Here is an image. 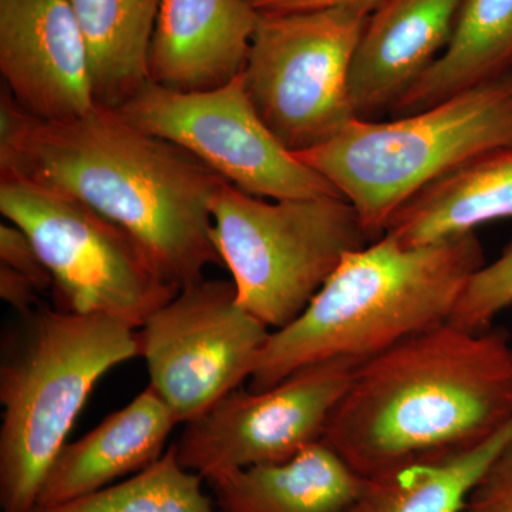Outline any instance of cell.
<instances>
[{
    "mask_svg": "<svg viewBox=\"0 0 512 512\" xmlns=\"http://www.w3.org/2000/svg\"><path fill=\"white\" fill-rule=\"evenodd\" d=\"M82 32L96 104L119 110L150 80L161 0H69Z\"/></svg>",
    "mask_w": 512,
    "mask_h": 512,
    "instance_id": "cell-19",
    "label": "cell"
},
{
    "mask_svg": "<svg viewBox=\"0 0 512 512\" xmlns=\"http://www.w3.org/2000/svg\"><path fill=\"white\" fill-rule=\"evenodd\" d=\"M511 423L507 330L446 322L359 363L322 441L370 478L470 453Z\"/></svg>",
    "mask_w": 512,
    "mask_h": 512,
    "instance_id": "cell-2",
    "label": "cell"
},
{
    "mask_svg": "<svg viewBox=\"0 0 512 512\" xmlns=\"http://www.w3.org/2000/svg\"><path fill=\"white\" fill-rule=\"evenodd\" d=\"M512 72V0H463L446 49L394 107L409 116Z\"/></svg>",
    "mask_w": 512,
    "mask_h": 512,
    "instance_id": "cell-18",
    "label": "cell"
},
{
    "mask_svg": "<svg viewBox=\"0 0 512 512\" xmlns=\"http://www.w3.org/2000/svg\"><path fill=\"white\" fill-rule=\"evenodd\" d=\"M178 420L153 387L59 451L36 507L67 503L134 476L164 456Z\"/></svg>",
    "mask_w": 512,
    "mask_h": 512,
    "instance_id": "cell-15",
    "label": "cell"
},
{
    "mask_svg": "<svg viewBox=\"0 0 512 512\" xmlns=\"http://www.w3.org/2000/svg\"><path fill=\"white\" fill-rule=\"evenodd\" d=\"M258 15H292V13L323 12L350 9L375 12L383 0H247Z\"/></svg>",
    "mask_w": 512,
    "mask_h": 512,
    "instance_id": "cell-25",
    "label": "cell"
},
{
    "mask_svg": "<svg viewBox=\"0 0 512 512\" xmlns=\"http://www.w3.org/2000/svg\"><path fill=\"white\" fill-rule=\"evenodd\" d=\"M463 0H383L370 13L349 74L356 119L379 121L439 59Z\"/></svg>",
    "mask_w": 512,
    "mask_h": 512,
    "instance_id": "cell-13",
    "label": "cell"
},
{
    "mask_svg": "<svg viewBox=\"0 0 512 512\" xmlns=\"http://www.w3.org/2000/svg\"><path fill=\"white\" fill-rule=\"evenodd\" d=\"M204 480L215 512H342L365 484L323 441L284 463L222 471Z\"/></svg>",
    "mask_w": 512,
    "mask_h": 512,
    "instance_id": "cell-17",
    "label": "cell"
},
{
    "mask_svg": "<svg viewBox=\"0 0 512 512\" xmlns=\"http://www.w3.org/2000/svg\"><path fill=\"white\" fill-rule=\"evenodd\" d=\"M367 19L350 9L258 16L241 74L256 114L291 153L356 119L349 74Z\"/></svg>",
    "mask_w": 512,
    "mask_h": 512,
    "instance_id": "cell-8",
    "label": "cell"
},
{
    "mask_svg": "<svg viewBox=\"0 0 512 512\" xmlns=\"http://www.w3.org/2000/svg\"><path fill=\"white\" fill-rule=\"evenodd\" d=\"M360 362L325 360L296 370L268 389H239L185 423L175 457L207 478L222 471L284 463L323 440Z\"/></svg>",
    "mask_w": 512,
    "mask_h": 512,
    "instance_id": "cell-11",
    "label": "cell"
},
{
    "mask_svg": "<svg viewBox=\"0 0 512 512\" xmlns=\"http://www.w3.org/2000/svg\"><path fill=\"white\" fill-rule=\"evenodd\" d=\"M512 305V239L493 262L471 276L448 322L470 330L493 326V320Z\"/></svg>",
    "mask_w": 512,
    "mask_h": 512,
    "instance_id": "cell-22",
    "label": "cell"
},
{
    "mask_svg": "<svg viewBox=\"0 0 512 512\" xmlns=\"http://www.w3.org/2000/svg\"><path fill=\"white\" fill-rule=\"evenodd\" d=\"M140 356L123 320L36 308L19 316L0 360V508L32 512L53 461L101 377Z\"/></svg>",
    "mask_w": 512,
    "mask_h": 512,
    "instance_id": "cell-4",
    "label": "cell"
},
{
    "mask_svg": "<svg viewBox=\"0 0 512 512\" xmlns=\"http://www.w3.org/2000/svg\"><path fill=\"white\" fill-rule=\"evenodd\" d=\"M271 332L239 305L234 282L201 279L141 326L140 356L150 387L188 423L251 379Z\"/></svg>",
    "mask_w": 512,
    "mask_h": 512,
    "instance_id": "cell-10",
    "label": "cell"
},
{
    "mask_svg": "<svg viewBox=\"0 0 512 512\" xmlns=\"http://www.w3.org/2000/svg\"><path fill=\"white\" fill-rule=\"evenodd\" d=\"M119 111L128 123L184 148L254 197L275 201L343 197L265 126L241 73L207 92H177L148 80Z\"/></svg>",
    "mask_w": 512,
    "mask_h": 512,
    "instance_id": "cell-9",
    "label": "cell"
},
{
    "mask_svg": "<svg viewBox=\"0 0 512 512\" xmlns=\"http://www.w3.org/2000/svg\"><path fill=\"white\" fill-rule=\"evenodd\" d=\"M0 265L28 276L40 291L53 286L52 275L37 254L35 245L23 229L9 221L0 225Z\"/></svg>",
    "mask_w": 512,
    "mask_h": 512,
    "instance_id": "cell-24",
    "label": "cell"
},
{
    "mask_svg": "<svg viewBox=\"0 0 512 512\" xmlns=\"http://www.w3.org/2000/svg\"><path fill=\"white\" fill-rule=\"evenodd\" d=\"M37 292H40V289L28 276L9 266L0 265V296L19 313V316L28 315L39 308Z\"/></svg>",
    "mask_w": 512,
    "mask_h": 512,
    "instance_id": "cell-26",
    "label": "cell"
},
{
    "mask_svg": "<svg viewBox=\"0 0 512 512\" xmlns=\"http://www.w3.org/2000/svg\"><path fill=\"white\" fill-rule=\"evenodd\" d=\"M211 214L239 305L271 330L298 319L345 256L372 244L343 197L266 201L225 183Z\"/></svg>",
    "mask_w": 512,
    "mask_h": 512,
    "instance_id": "cell-6",
    "label": "cell"
},
{
    "mask_svg": "<svg viewBox=\"0 0 512 512\" xmlns=\"http://www.w3.org/2000/svg\"><path fill=\"white\" fill-rule=\"evenodd\" d=\"M512 218V144L485 151L431 181L404 202L386 234L421 247Z\"/></svg>",
    "mask_w": 512,
    "mask_h": 512,
    "instance_id": "cell-16",
    "label": "cell"
},
{
    "mask_svg": "<svg viewBox=\"0 0 512 512\" xmlns=\"http://www.w3.org/2000/svg\"><path fill=\"white\" fill-rule=\"evenodd\" d=\"M258 16L247 0H161L151 82L185 93L231 82L247 63Z\"/></svg>",
    "mask_w": 512,
    "mask_h": 512,
    "instance_id": "cell-14",
    "label": "cell"
},
{
    "mask_svg": "<svg viewBox=\"0 0 512 512\" xmlns=\"http://www.w3.org/2000/svg\"><path fill=\"white\" fill-rule=\"evenodd\" d=\"M0 73L37 119H73L97 106L69 0H0Z\"/></svg>",
    "mask_w": 512,
    "mask_h": 512,
    "instance_id": "cell-12",
    "label": "cell"
},
{
    "mask_svg": "<svg viewBox=\"0 0 512 512\" xmlns=\"http://www.w3.org/2000/svg\"><path fill=\"white\" fill-rule=\"evenodd\" d=\"M0 211L35 245L62 311L140 329L180 292L130 232L83 202L0 175Z\"/></svg>",
    "mask_w": 512,
    "mask_h": 512,
    "instance_id": "cell-7",
    "label": "cell"
},
{
    "mask_svg": "<svg viewBox=\"0 0 512 512\" xmlns=\"http://www.w3.org/2000/svg\"><path fill=\"white\" fill-rule=\"evenodd\" d=\"M458 512H512V441L481 474Z\"/></svg>",
    "mask_w": 512,
    "mask_h": 512,
    "instance_id": "cell-23",
    "label": "cell"
},
{
    "mask_svg": "<svg viewBox=\"0 0 512 512\" xmlns=\"http://www.w3.org/2000/svg\"><path fill=\"white\" fill-rule=\"evenodd\" d=\"M512 144V72L392 121L355 119L322 146L296 153L353 205L370 242L431 181Z\"/></svg>",
    "mask_w": 512,
    "mask_h": 512,
    "instance_id": "cell-5",
    "label": "cell"
},
{
    "mask_svg": "<svg viewBox=\"0 0 512 512\" xmlns=\"http://www.w3.org/2000/svg\"><path fill=\"white\" fill-rule=\"evenodd\" d=\"M0 175L83 202L130 232L165 281L181 291L222 265L211 207L228 181L170 141L99 106L84 116L43 120L3 87Z\"/></svg>",
    "mask_w": 512,
    "mask_h": 512,
    "instance_id": "cell-1",
    "label": "cell"
},
{
    "mask_svg": "<svg viewBox=\"0 0 512 512\" xmlns=\"http://www.w3.org/2000/svg\"><path fill=\"white\" fill-rule=\"evenodd\" d=\"M485 262L476 232L421 247L383 235L346 255L302 315L272 330L248 389H268L325 360L362 363L443 325Z\"/></svg>",
    "mask_w": 512,
    "mask_h": 512,
    "instance_id": "cell-3",
    "label": "cell"
},
{
    "mask_svg": "<svg viewBox=\"0 0 512 512\" xmlns=\"http://www.w3.org/2000/svg\"><path fill=\"white\" fill-rule=\"evenodd\" d=\"M511 441L512 423L470 453L365 478L360 493L342 512H458L478 478Z\"/></svg>",
    "mask_w": 512,
    "mask_h": 512,
    "instance_id": "cell-20",
    "label": "cell"
},
{
    "mask_svg": "<svg viewBox=\"0 0 512 512\" xmlns=\"http://www.w3.org/2000/svg\"><path fill=\"white\" fill-rule=\"evenodd\" d=\"M202 480L178 463L170 446L157 463L126 481L32 512H215Z\"/></svg>",
    "mask_w": 512,
    "mask_h": 512,
    "instance_id": "cell-21",
    "label": "cell"
}]
</instances>
